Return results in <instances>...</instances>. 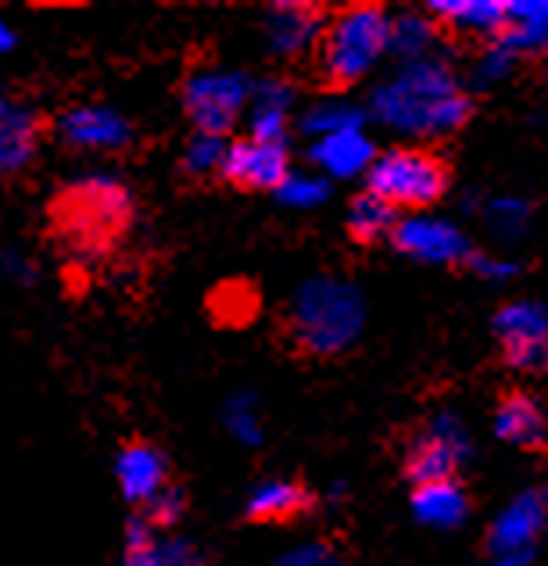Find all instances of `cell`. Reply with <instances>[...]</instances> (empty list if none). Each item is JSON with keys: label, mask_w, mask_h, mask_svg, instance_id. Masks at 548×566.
I'll return each mask as SVG.
<instances>
[{"label": "cell", "mask_w": 548, "mask_h": 566, "mask_svg": "<svg viewBox=\"0 0 548 566\" xmlns=\"http://www.w3.org/2000/svg\"><path fill=\"white\" fill-rule=\"evenodd\" d=\"M43 233L68 270H97L129 244L137 230V198L123 180L86 176L51 193Z\"/></svg>", "instance_id": "6da1fadb"}, {"label": "cell", "mask_w": 548, "mask_h": 566, "mask_svg": "<svg viewBox=\"0 0 548 566\" xmlns=\"http://www.w3.org/2000/svg\"><path fill=\"white\" fill-rule=\"evenodd\" d=\"M391 22L383 4H345L330 8L308 36L305 72L308 86L319 94H345L369 76L377 57L388 48Z\"/></svg>", "instance_id": "7a4b0ae2"}, {"label": "cell", "mask_w": 548, "mask_h": 566, "mask_svg": "<svg viewBox=\"0 0 548 566\" xmlns=\"http://www.w3.org/2000/svg\"><path fill=\"white\" fill-rule=\"evenodd\" d=\"M455 166L438 147L402 144L388 147L366 169V193H373L394 212H431L452 193Z\"/></svg>", "instance_id": "3957f363"}, {"label": "cell", "mask_w": 548, "mask_h": 566, "mask_svg": "<svg viewBox=\"0 0 548 566\" xmlns=\"http://www.w3.org/2000/svg\"><path fill=\"white\" fill-rule=\"evenodd\" d=\"M291 176V155L280 137H233L222 151L219 180L241 193H270L280 190Z\"/></svg>", "instance_id": "277c9868"}, {"label": "cell", "mask_w": 548, "mask_h": 566, "mask_svg": "<svg viewBox=\"0 0 548 566\" xmlns=\"http://www.w3.org/2000/svg\"><path fill=\"white\" fill-rule=\"evenodd\" d=\"M183 115L190 118L198 137H212V140H226L236 118H241V104H244V86L241 80L222 76H190L183 83Z\"/></svg>", "instance_id": "5b68a950"}, {"label": "cell", "mask_w": 548, "mask_h": 566, "mask_svg": "<svg viewBox=\"0 0 548 566\" xmlns=\"http://www.w3.org/2000/svg\"><path fill=\"white\" fill-rule=\"evenodd\" d=\"M459 467H463V455H459L455 441L438 427H412L409 438L402 444V481L417 491H434V488H455L459 484Z\"/></svg>", "instance_id": "8992f818"}, {"label": "cell", "mask_w": 548, "mask_h": 566, "mask_svg": "<svg viewBox=\"0 0 548 566\" xmlns=\"http://www.w3.org/2000/svg\"><path fill=\"white\" fill-rule=\"evenodd\" d=\"M502 363L524 377L545 374V312L538 305H506L495 316Z\"/></svg>", "instance_id": "52a82bcc"}, {"label": "cell", "mask_w": 548, "mask_h": 566, "mask_svg": "<svg viewBox=\"0 0 548 566\" xmlns=\"http://www.w3.org/2000/svg\"><path fill=\"white\" fill-rule=\"evenodd\" d=\"M118 488H123L126 502L147 505L158 499L161 491L172 488V463L166 449L151 438H126L118 449Z\"/></svg>", "instance_id": "ba28073f"}, {"label": "cell", "mask_w": 548, "mask_h": 566, "mask_svg": "<svg viewBox=\"0 0 548 566\" xmlns=\"http://www.w3.org/2000/svg\"><path fill=\"white\" fill-rule=\"evenodd\" d=\"M319 510V495L308 488L305 476H284L251 491L244 505V524L255 527H291L302 524Z\"/></svg>", "instance_id": "9c48e42d"}, {"label": "cell", "mask_w": 548, "mask_h": 566, "mask_svg": "<svg viewBox=\"0 0 548 566\" xmlns=\"http://www.w3.org/2000/svg\"><path fill=\"white\" fill-rule=\"evenodd\" d=\"M438 29L459 48L466 43H498L506 40L516 14L513 4H495V0H477V4H431Z\"/></svg>", "instance_id": "30bf717a"}, {"label": "cell", "mask_w": 548, "mask_h": 566, "mask_svg": "<svg viewBox=\"0 0 548 566\" xmlns=\"http://www.w3.org/2000/svg\"><path fill=\"white\" fill-rule=\"evenodd\" d=\"M495 434L520 452L545 455L548 423L538 395H530L527 387H502L495 401Z\"/></svg>", "instance_id": "8fae6325"}, {"label": "cell", "mask_w": 548, "mask_h": 566, "mask_svg": "<svg viewBox=\"0 0 548 566\" xmlns=\"http://www.w3.org/2000/svg\"><path fill=\"white\" fill-rule=\"evenodd\" d=\"M51 118L43 112L0 115V180H19L40 161V144L48 140Z\"/></svg>", "instance_id": "7c38bea8"}, {"label": "cell", "mask_w": 548, "mask_h": 566, "mask_svg": "<svg viewBox=\"0 0 548 566\" xmlns=\"http://www.w3.org/2000/svg\"><path fill=\"white\" fill-rule=\"evenodd\" d=\"M62 140L80 151H123L129 144V126L112 112H68L62 118Z\"/></svg>", "instance_id": "4fadbf2b"}, {"label": "cell", "mask_w": 548, "mask_h": 566, "mask_svg": "<svg viewBox=\"0 0 548 566\" xmlns=\"http://www.w3.org/2000/svg\"><path fill=\"white\" fill-rule=\"evenodd\" d=\"M398 212L394 208H388L383 201H377L373 193H366L359 190L351 198L348 205V222H345V230H348V241L351 244H359V248H377L380 241H388V237L398 230Z\"/></svg>", "instance_id": "5bb4252c"}, {"label": "cell", "mask_w": 548, "mask_h": 566, "mask_svg": "<svg viewBox=\"0 0 548 566\" xmlns=\"http://www.w3.org/2000/svg\"><path fill=\"white\" fill-rule=\"evenodd\" d=\"M222 151H226V144H222V140L198 137V133H194V140H190L187 158H183V172L194 176V180H219Z\"/></svg>", "instance_id": "9a60e30c"}, {"label": "cell", "mask_w": 548, "mask_h": 566, "mask_svg": "<svg viewBox=\"0 0 548 566\" xmlns=\"http://www.w3.org/2000/svg\"><path fill=\"white\" fill-rule=\"evenodd\" d=\"M147 510V524H155V527H169V524H176V520L183 516V510H187V495L180 488H166L161 491L158 499H151L144 505Z\"/></svg>", "instance_id": "2e32d148"}]
</instances>
